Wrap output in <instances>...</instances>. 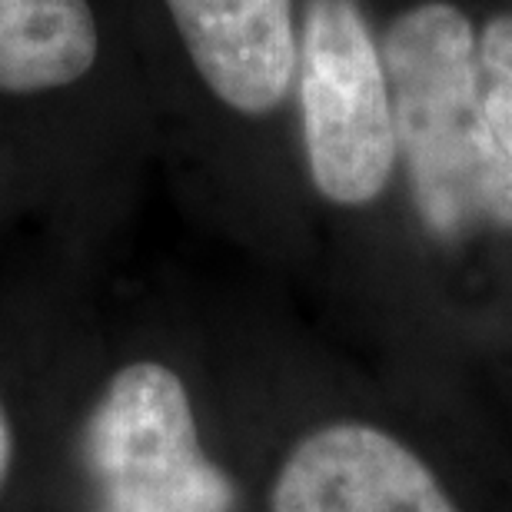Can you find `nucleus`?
Listing matches in <instances>:
<instances>
[{"label":"nucleus","mask_w":512,"mask_h":512,"mask_svg":"<svg viewBox=\"0 0 512 512\" xmlns=\"http://www.w3.org/2000/svg\"><path fill=\"white\" fill-rule=\"evenodd\" d=\"M100 512H243L247 489L203 426L170 356L137 350L100 380L80 429Z\"/></svg>","instance_id":"4"},{"label":"nucleus","mask_w":512,"mask_h":512,"mask_svg":"<svg viewBox=\"0 0 512 512\" xmlns=\"http://www.w3.org/2000/svg\"><path fill=\"white\" fill-rule=\"evenodd\" d=\"M263 512H512V449H463L406 419L340 409L276 449Z\"/></svg>","instance_id":"3"},{"label":"nucleus","mask_w":512,"mask_h":512,"mask_svg":"<svg viewBox=\"0 0 512 512\" xmlns=\"http://www.w3.org/2000/svg\"><path fill=\"white\" fill-rule=\"evenodd\" d=\"M127 20L153 27L177 54L187 84L227 120L263 127L296 110L300 0H150Z\"/></svg>","instance_id":"6"},{"label":"nucleus","mask_w":512,"mask_h":512,"mask_svg":"<svg viewBox=\"0 0 512 512\" xmlns=\"http://www.w3.org/2000/svg\"><path fill=\"white\" fill-rule=\"evenodd\" d=\"M150 143L124 0H0V170L20 207L100 227Z\"/></svg>","instance_id":"1"},{"label":"nucleus","mask_w":512,"mask_h":512,"mask_svg":"<svg viewBox=\"0 0 512 512\" xmlns=\"http://www.w3.org/2000/svg\"><path fill=\"white\" fill-rule=\"evenodd\" d=\"M296 133L310 190L333 210H366L396 173L383 50L360 0H300Z\"/></svg>","instance_id":"5"},{"label":"nucleus","mask_w":512,"mask_h":512,"mask_svg":"<svg viewBox=\"0 0 512 512\" xmlns=\"http://www.w3.org/2000/svg\"><path fill=\"white\" fill-rule=\"evenodd\" d=\"M483 114H486V124H489V130H493L496 143L512 160V84L509 80H489L486 77Z\"/></svg>","instance_id":"8"},{"label":"nucleus","mask_w":512,"mask_h":512,"mask_svg":"<svg viewBox=\"0 0 512 512\" xmlns=\"http://www.w3.org/2000/svg\"><path fill=\"white\" fill-rule=\"evenodd\" d=\"M14 449H17L14 419H10V406H7L4 393H0V493H4L10 466H14Z\"/></svg>","instance_id":"9"},{"label":"nucleus","mask_w":512,"mask_h":512,"mask_svg":"<svg viewBox=\"0 0 512 512\" xmlns=\"http://www.w3.org/2000/svg\"><path fill=\"white\" fill-rule=\"evenodd\" d=\"M479 64L489 80H509L512 84V10L496 14L479 37Z\"/></svg>","instance_id":"7"},{"label":"nucleus","mask_w":512,"mask_h":512,"mask_svg":"<svg viewBox=\"0 0 512 512\" xmlns=\"http://www.w3.org/2000/svg\"><path fill=\"white\" fill-rule=\"evenodd\" d=\"M383 64L419 230L443 250L512 233V160L483 114L479 37L449 0H423L393 17Z\"/></svg>","instance_id":"2"}]
</instances>
